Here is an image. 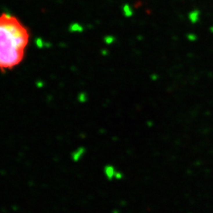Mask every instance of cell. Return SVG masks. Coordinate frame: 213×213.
Returning <instances> with one entry per match:
<instances>
[{
    "mask_svg": "<svg viewBox=\"0 0 213 213\" xmlns=\"http://www.w3.org/2000/svg\"><path fill=\"white\" fill-rule=\"evenodd\" d=\"M29 32L17 17L0 14V70H11L22 62Z\"/></svg>",
    "mask_w": 213,
    "mask_h": 213,
    "instance_id": "1",
    "label": "cell"
},
{
    "mask_svg": "<svg viewBox=\"0 0 213 213\" xmlns=\"http://www.w3.org/2000/svg\"><path fill=\"white\" fill-rule=\"evenodd\" d=\"M200 11L197 10H194L189 14V19L192 23H196L199 21Z\"/></svg>",
    "mask_w": 213,
    "mask_h": 213,
    "instance_id": "2",
    "label": "cell"
},
{
    "mask_svg": "<svg viewBox=\"0 0 213 213\" xmlns=\"http://www.w3.org/2000/svg\"><path fill=\"white\" fill-rule=\"evenodd\" d=\"M123 11L126 17H130V16L133 15V10H132L131 7L129 5H125L124 6Z\"/></svg>",
    "mask_w": 213,
    "mask_h": 213,
    "instance_id": "3",
    "label": "cell"
},
{
    "mask_svg": "<svg viewBox=\"0 0 213 213\" xmlns=\"http://www.w3.org/2000/svg\"><path fill=\"white\" fill-rule=\"evenodd\" d=\"M188 38L189 40H195L196 37L194 35V34H189V35H188Z\"/></svg>",
    "mask_w": 213,
    "mask_h": 213,
    "instance_id": "4",
    "label": "cell"
}]
</instances>
